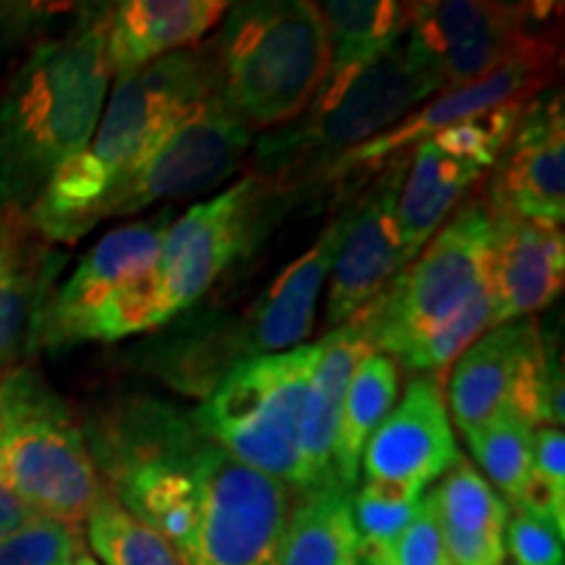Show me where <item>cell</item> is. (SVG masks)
I'll return each mask as SVG.
<instances>
[{
  "label": "cell",
  "mask_w": 565,
  "mask_h": 565,
  "mask_svg": "<svg viewBox=\"0 0 565 565\" xmlns=\"http://www.w3.org/2000/svg\"><path fill=\"white\" fill-rule=\"evenodd\" d=\"M113 6H82L58 38L32 47L0 95V202L26 215L95 134L108 100Z\"/></svg>",
  "instance_id": "obj_1"
},
{
  "label": "cell",
  "mask_w": 565,
  "mask_h": 565,
  "mask_svg": "<svg viewBox=\"0 0 565 565\" xmlns=\"http://www.w3.org/2000/svg\"><path fill=\"white\" fill-rule=\"evenodd\" d=\"M207 97L210 76L202 47L168 53L141 71L118 76L87 147L53 175L26 210L30 228L55 244L87 236L100 223L97 215L105 196Z\"/></svg>",
  "instance_id": "obj_2"
},
{
  "label": "cell",
  "mask_w": 565,
  "mask_h": 565,
  "mask_svg": "<svg viewBox=\"0 0 565 565\" xmlns=\"http://www.w3.org/2000/svg\"><path fill=\"white\" fill-rule=\"evenodd\" d=\"M202 51L210 97L249 131L291 124L330 71L320 11L303 0L233 3Z\"/></svg>",
  "instance_id": "obj_3"
},
{
  "label": "cell",
  "mask_w": 565,
  "mask_h": 565,
  "mask_svg": "<svg viewBox=\"0 0 565 565\" xmlns=\"http://www.w3.org/2000/svg\"><path fill=\"white\" fill-rule=\"evenodd\" d=\"M437 92L440 82L408 55L404 42L377 58L328 71L301 116L257 141L252 175L280 196L309 179L322 181L338 158L387 131Z\"/></svg>",
  "instance_id": "obj_4"
},
{
  "label": "cell",
  "mask_w": 565,
  "mask_h": 565,
  "mask_svg": "<svg viewBox=\"0 0 565 565\" xmlns=\"http://www.w3.org/2000/svg\"><path fill=\"white\" fill-rule=\"evenodd\" d=\"M0 482L38 515L76 529L110 494L71 406L30 366L0 380Z\"/></svg>",
  "instance_id": "obj_5"
},
{
  "label": "cell",
  "mask_w": 565,
  "mask_h": 565,
  "mask_svg": "<svg viewBox=\"0 0 565 565\" xmlns=\"http://www.w3.org/2000/svg\"><path fill=\"white\" fill-rule=\"evenodd\" d=\"M320 351V341L301 343L236 364L192 414L194 427L236 461L303 492L299 416Z\"/></svg>",
  "instance_id": "obj_6"
},
{
  "label": "cell",
  "mask_w": 565,
  "mask_h": 565,
  "mask_svg": "<svg viewBox=\"0 0 565 565\" xmlns=\"http://www.w3.org/2000/svg\"><path fill=\"white\" fill-rule=\"evenodd\" d=\"M492 221L482 204L466 202L362 315L372 351L401 364L471 301L490 291Z\"/></svg>",
  "instance_id": "obj_7"
},
{
  "label": "cell",
  "mask_w": 565,
  "mask_h": 565,
  "mask_svg": "<svg viewBox=\"0 0 565 565\" xmlns=\"http://www.w3.org/2000/svg\"><path fill=\"white\" fill-rule=\"evenodd\" d=\"M196 532L183 565H275L291 513L288 484L254 471L200 433L192 450Z\"/></svg>",
  "instance_id": "obj_8"
},
{
  "label": "cell",
  "mask_w": 565,
  "mask_h": 565,
  "mask_svg": "<svg viewBox=\"0 0 565 565\" xmlns=\"http://www.w3.org/2000/svg\"><path fill=\"white\" fill-rule=\"evenodd\" d=\"M540 6L443 0L412 3L404 38L408 55L443 89L466 87L521 58H555V45L540 26Z\"/></svg>",
  "instance_id": "obj_9"
},
{
  "label": "cell",
  "mask_w": 565,
  "mask_h": 565,
  "mask_svg": "<svg viewBox=\"0 0 565 565\" xmlns=\"http://www.w3.org/2000/svg\"><path fill=\"white\" fill-rule=\"evenodd\" d=\"M280 200L270 183L246 173L217 196L173 217L160 254L168 320L192 309L212 282L263 238Z\"/></svg>",
  "instance_id": "obj_10"
},
{
  "label": "cell",
  "mask_w": 565,
  "mask_h": 565,
  "mask_svg": "<svg viewBox=\"0 0 565 565\" xmlns=\"http://www.w3.org/2000/svg\"><path fill=\"white\" fill-rule=\"evenodd\" d=\"M445 404L461 435L513 412L529 427L550 424V366L534 320L494 324L454 362Z\"/></svg>",
  "instance_id": "obj_11"
},
{
  "label": "cell",
  "mask_w": 565,
  "mask_h": 565,
  "mask_svg": "<svg viewBox=\"0 0 565 565\" xmlns=\"http://www.w3.org/2000/svg\"><path fill=\"white\" fill-rule=\"evenodd\" d=\"M249 147L252 131L207 97L175 124L137 171L105 196L97 221L129 217L158 202L221 186L244 166Z\"/></svg>",
  "instance_id": "obj_12"
},
{
  "label": "cell",
  "mask_w": 565,
  "mask_h": 565,
  "mask_svg": "<svg viewBox=\"0 0 565 565\" xmlns=\"http://www.w3.org/2000/svg\"><path fill=\"white\" fill-rule=\"evenodd\" d=\"M173 210L166 207L150 221L126 223L113 228L84 254L66 282L55 288L40 317L34 351L68 349L79 341L89 320L113 294L160 270L162 242Z\"/></svg>",
  "instance_id": "obj_13"
},
{
  "label": "cell",
  "mask_w": 565,
  "mask_h": 565,
  "mask_svg": "<svg viewBox=\"0 0 565 565\" xmlns=\"http://www.w3.org/2000/svg\"><path fill=\"white\" fill-rule=\"evenodd\" d=\"M406 166L408 160L401 154L393 158L387 171L359 200L345 204L343 236L330 267L324 301V322L333 330L370 307L404 270L395 212Z\"/></svg>",
  "instance_id": "obj_14"
},
{
  "label": "cell",
  "mask_w": 565,
  "mask_h": 565,
  "mask_svg": "<svg viewBox=\"0 0 565 565\" xmlns=\"http://www.w3.org/2000/svg\"><path fill=\"white\" fill-rule=\"evenodd\" d=\"M492 215L563 225L565 221V110L561 89L536 92L505 150L492 166L487 200Z\"/></svg>",
  "instance_id": "obj_15"
},
{
  "label": "cell",
  "mask_w": 565,
  "mask_h": 565,
  "mask_svg": "<svg viewBox=\"0 0 565 565\" xmlns=\"http://www.w3.org/2000/svg\"><path fill=\"white\" fill-rule=\"evenodd\" d=\"M458 456L443 380L437 374H414L404 398L393 404L366 440L359 475L364 471L366 482L424 494Z\"/></svg>",
  "instance_id": "obj_16"
},
{
  "label": "cell",
  "mask_w": 565,
  "mask_h": 565,
  "mask_svg": "<svg viewBox=\"0 0 565 565\" xmlns=\"http://www.w3.org/2000/svg\"><path fill=\"white\" fill-rule=\"evenodd\" d=\"M345 210L324 225L317 242L282 270L242 320L217 324L231 366L267 353L291 351L315 324L317 301L341 246Z\"/></svg>",
  "instance_id": "obj_17"
},
{
  "label": "cell",
  "mask_w": 565,
  "mask_h": 565,
  "mask_svg": "<svg viewBox=\"0 0 565 565\" xmlns=\"http://www.w3.org/2000/svg\"><path fill=\"white\" fill-rule=\"evenodd\" d=\"M553 63V55H547V58H521L484 76L482 82L437 92L433 100L422 105L419 110H412L387 131L377 134V137L364 141V145L353 147L343 158H338L324 171L322 181H335L359 171H372L374 166H383V162L398 158L408 147L414 150L419 141L433 139L435 134L463 121V118L479 116V113L513 100H529L550 79Z\"/></svg>",
  "instance_id": "obj_18"
},
{
  "label": "cell",
  "mask_w": 565,
  "mask_h": 565,
  "mask_svg": "<svg viewBox=\"0 0 565 565\" xmlns=\"http://www.w3.org/2000/svg\"><path fill=\"white\" fill-rule=\"evenodd\" d=\"M490 286L494 324L526 320L553 303L563 291L565 238L563 225L492 215Z\"/></svg>",
  "instance_id": "obj_19"
},
{
  "label": "cell",
  "mask_w": 565,
  "mask_h": 565,
  "mask_svg": "<svg viewBox=\"0 0 565 565\" xmlns=\"http://www.w3.org/2000/svg\"><path fill=\"white\" fill-rule=\"evenodd\" d=\"M322 351L303 393L299 416V456L307 477V490L338 482L333 471V450L338 435V419L351 374L366 353H372L370 335L362 315H353L349 322L322 338Z\"/></svg>",
  "instance_id": "obj_20"
},
{
  "label": "cell",
  "mask_w": 565,
  "mask_h": 565,
  "mask_svg": "<svg viewBox=\"0 0 565 565\" xmlns=\"http://www.w3.org/2000/svg\"><path fill=\"white\" fill-rule=\"evenodd\" d=\"M217 0H126L110 11L105 55L110 76H126L162 55L189 51L223 19Z\"/></svg>",
  "instance_id": "obj_21"
},
{
  "label": "cell",
  "mask_w": 565,
  "mask_h": 565,
  "mask_svg": "<svg viewBox=\"0 0 565 565\" xmlns=\"http://www.w3.org/2000/svg\"><path fill=\"white\" fill-rule=\"evenodd\" d=\"M427 494L450 565H508L503 534L511 508L469 458L458 456Z\"/></svg>",
  "instance_id": "obj_22"
},
{
  "label": "cell",
  "mask_w": 565,
  "mask_h": 565,
  "mask_svg": "<svg viewBox=\"0 0 565 565\" xmlns=\"http://www.w3.org/2000/svg\"><path fill=\"white\" fill-rule=\"evenodd\" d=\"M479 175H482L479 168L445 154L433 139L414 147L398 192V212H395L404 267L440 231L450 210Z\"/></svg>",
  "instance_id": "obj_23"
},
{
  "label": "cell",
  "mask_w": 565,
  "mask_h": 565,
  "mask_svg": "<svg viewBox=\"0 0 565 565\" xmlns=\"http://www.w3.org/2000/svg\"><path fill=\"white\" fill-rule=\"evenodd\" d=\"M351 494L338 482L296 492L275 565H362Z\"/></svg>",
  "instance_id": "obj_24"
},
{
  "label": "cell",
  "mask_w": 565,
  "mask_h": 565,
  "mask_svg": "<svg viewBox=\"0 0 565 565\" xmlns=\"http://www.w3.org/2000/svg\"><path fill=\"white\" fill-rule=\"evenodd\" d=\"M66 257L32 242L0 267V380L34 351L40 317L55 291Z\"/></svg>",
  "instance_id": "obj_25"
},
{
  "label": "cell",
  "mask_w": 565,
  "mask_h": 565,
  "mask_svg": "<svg viewBox=\"0 0 565 565\" xmlns=\"http://www.w3.org/2000/svg\"><path fill=\"white\" fill-rule=\"evenodd\" d=\"M398 383V364L380 351L366 353L351 374L333 450L335 479L349 492H353L359 482V466H362L366 440L395 404Z\"/></svg>",
  "instance_id": "obj_26"
},
{
  "label": "cell",
  "mask_w": 565,
  "mask_h": 565,
  "mask_svg": "<svg viewBox=\"0 0 565 565\" xmlns=\"http://www.w3.org/2000/svg\"><path fill=\"white\" fill-rule=\"evenodd\" d=\"M330 42V71L377 58L401 45L412 21V3L393 0H328L317 3Z\"/></svg>",
  "instance_id": "obj_27"
},
{
  "label": "cell",
  "mask_w": 565,
  "mask_h": 565,
  "mask_svg": "<svg viewBox=\"0 0 565 565\" xmlns=\"http://www.w3.org/2000/svg\"><path fill=\"white\" fill-rule=\"evenodd\" d=\"M466 443L484 471L482 477L505 494L508 508L524 503L534 479V429L513 412H503L466 435Z\"/></svg>",
  "instance_id": "obj_28"
},
{
  "label": "cell",
  "mask_w": 565,
  "mask_h": 565,
  "mask_svg": "<svg viewBox=\"0 0 565 565\" xmlns=\"http://www.w3.org/2000/svg\"><path fill=\"white\" fill-rule=\"evenodd\" d=\"M84 524L100 565H183L171 542L134 519L113 494H105Z\"/></svg>",
  "instance_id": "obj_29"
},
{
  "label": "cell",
  "mask_w": 565,
  "mask_h": 565,
  "mask_svg": "<svg viewBox=\"0 0 565 565\" xmlns=\"http://www.w3.org/2000/svg\"><path fill=\"white\" fill-rule=\"evenodd\" d=\"M529 100H513L479 113V116L463 118V121L435 134L433 141L450 158L471 162L479 171H484V168H492L500 152L505 150Z\"/></svg>",
  "instance_id": "obj_30"
},
{
  "label": "cell",
  "mask_w": 565,
  "mask_h": 565,
  "mask_svg": "<svg viewBox=\"0 0 565 565\" xmlns=\"http://www.w3.org/2000/svg\"><path fill=\"white\" fill-rule=\"evenodd\" d=\"M422 498L424 494L406 490V487L364 479L362 487L351 494V515L359 542H362V553L385 545L404 532L419 511Z\"/></svg>",
  "instance_id": "obj_31"
},
{
  "label": "cell",
  "mask_w": 565,
  "mask_h": 565,
  "mask_svg": "<svg viewBox=\"0 0 565 565\" xmlns=\"http://www.w3.org/2000/svg\"><path fill=\"white\" fill-rule=\"evenodd\" d=\"M534 479L519 511L534 513L565 532V435L563 427L534 429Z\"/></svg>",
  "instance_id": "obj_32"
},
{
  "label": "cell",
  "mask_w": 565,
  "mask_h": 565,
  "mask_svg": "<svg viewBox=\"0 0 565 565\" xmlns=\"http://www.w3.org/2000/svg\"><path fill=\"white\" fill-rule=\"evenodd\" d=\"M82 547L79 529L34 515L0 536V565H74Z\"/></svg>",
  "instance_id": "obj_33"
},
{
  "label": "cell",
  "mask_w": 565,
  "mask_h": 565,
  "mask_svg": "<svg viewBox=\"0 0 565 565\" xmlns=\"http://www.w3.org/2000/svg\"><path fill=\"white\" fill-rule=\"evenodd\" d=\"M364 565H450L433 500L424 492L414 521L385 545L362 553Z\"/></svg>",
  "instance_id": "obj_34"
},
{
  "label": "cell",
  "mask_w": 565,
  "mask_h": 565,
  "mask_svg": "<svg viewBox=\"0 0 565 565\" xmlns=\"http://www.w3.org/2000/svg\"><path fill=\"white\" fill-rule=\"evenodd\" d=\"M503 542L513 565H563V534L534 513L511 508Z\"/></svg>",
  "instance_id": "obj_35"
},
{
  "label": "cell",
  "mask_w": 565,
  "mask_h": 565,
  "mask_svg": "<svg viewBox=\"0 0 565 565\" xmlns=\"http://www.w3.org/2000/svg\"><path fill=\"white\" fill-rule=\"evenodd\" d=\"M30 231V223H26V217L21 212L6 207L0 202V267L30 244V236H26Z\"/></svg>",
  "instance_id": "obj_36"
},
{
  "label": "cell",
  "mask_w": 565,
  "mask_h": 565,
  "mask_svg": "<svg viewBox=\"0 0 565 565\" xmlns=\"http://www.w3.org/2000/svg\"><path fill=\"white\" fill-rule=\"evenodd\" d=\"M34 515L38 513H34L32 508H26L9 487L0 482V536L13 532V529L26 524V521H32Z\"/></svg>",
  "instance_id": "obj_37"
},
{
  "label": "cell",
  "mask_w": 565,
  "mask_h": 565,
  "mask_svg": "<svg viewBox=\"0 0 565 565\" xmlns=\"http://www.w3.org/2000/svg\"><path fill=\"white\" fill-rule=\"evenodd\" d=\"M74 565H100L95 561V555H89L87 550H79V555H76V561H74Z\"/></svg>",
  "instance_id": "obj_38"
}]
</instances>
